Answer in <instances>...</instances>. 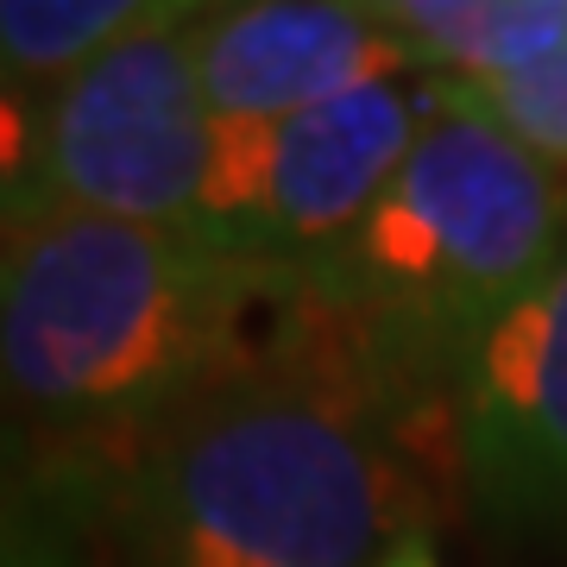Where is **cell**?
<instances>
[{
  "instance_id": "obj_1",
  "label": "cell",
  "mask_w": 567,
  "mask_h": 567,
  "mask_svg": "<svg viewBox=\"0 0 567 567\" xmlns=\"http://www.w3.org/2000/svg\"><path fill=\"white\" fill-rule=\"evenodd\" d=\"M435 442L461 461L454 404L398 385L297 284L259 360L140 442L114 536L126 567H379L429 524Z\"/></svg>"
},
{
  "instance_id": "obj_2",
  "label": "cell",
  "mask_w": 567,
  "mask_h": 567,
  "mask_svg": "<svg viewBox=\"0 0 567 567\" xmlns=\"http://www.w3.org/2000/svg\"><path fill=\"white\" fill-rule=\"evenodd\" d=\"M297 284L189 227L58 208L0 240V423L39 466L121 480L152 429L271 347Z\"/></svg>"
},
{
  "instance_id": "obj_3",
  "label": "cell",
  "mask_w": 567,
  "mask_h": 567,
  "mask_svg": "<svg viewBox=\"0 0 567 567\" xmlns=\"http://www.w3.org/2000/svg\"><path fill=\"white\" fill-rule=\"evenodd\" d=\"M561 234V171L435 76V114L404 171L334 252L303 265V284L398 385L454 404L461 365L555 271Z\"/></svg>"
},
{
  "instance_id": "obj_4",
  "label": "cell",
  "mask_w": 567,
  "mask_h": 567,
  "mask_svg": "<svg viewBox=\"0 0 567 567\" xmlns=\"http://www.w3.org/2000/svg\"><path fill=\"white\" fill-rule=\"evenodd\" d=\"M208 152L215 114L189 20L140 25L44 89V183L58 208L196 234Z\"/></svg>"
},
{
  "instance_id": "obj_5",
  "label": "cell",
  "mask_w": 567,
  "mask_h": 567,
  "mask_svg": "<svg viewBox=\"0 0 567 567\" xmlns=\"http://www.w3.org/2000/svg\"><path fill=\"white\" fill-rule=\"evenodd\" d=\"M454 447L492 529L543 536L567 524V252L461 365Z\"/></svg>"
},
{
  "instance_id": "obj_6",
  "label": "cell",
  "mask_w": 567,
  "mask_h": 567,
  "mask_svg": "<svg viewBox=\"0 0 567 567\" xmlns=\"http://www.w3.org/2000/svg\"><path fill=\"white\" fill-rule=\"evenodd\" d=\"M429 114H435V76L423 63H410L309 107L297 121H278L240 252L290 265V271L334 252L404 171Z\"/></svg>"
},
{
  "instance_id": "obj_7",
  "label": "cell",
  "mask_w": 567,
  "mask_h": 567,
  "mask_svg": "<svg viewBox=\"0 0 567 567\" xmlns=\"http://www.w3.org/2000/svg\"><path fill=\"white\" fill-rule=\"evenodd\" d=\"M189 25L215 121H297L360 82L416 63L347 0H227Z\"/></svg>"
},
{
  "instance_id": "obj_8",
  "label": "cell",
  "mask_w": 567,
  "mask_h": 567,
  "mask_svg": "<svg viewBox=\"0 0 567 567\" xmlns=\"http://www.w3.org/2000/svg\"><path fill=\"white\" fill-rule=\"evenodd\" d=\"M121 480L89 466H32L0 486V567H102Z\"/></svg>"
},
{
  "instance_id": "obj_9",
  "label": "cell",
  "mask_w": 567,
  "mask_h": 567,
  "mask_svg": "<svg viewBox=\"0 0 567 567\" xmlns=\"http://www.w3.org/2000/svg\"><path fill=\"white\" fill-rule=\"evenodd\" d=\"M164 20V0H0V63L32 89H58L107 44Z\"/></svg>"
},
{
  "instance_id": "obj_10",
  "label": "cell",
  "mask_w": 567,
  "mask_h": 567,
  "mask_svg": "<svg viewBox=\"0 0 567 567\" xmlns=\"http://www.w3.org/2000/svg\"><path fill=\"white\" fill-rule=\"evenodd\" d=\"M58 215L44 183V89L0 63V240Z\"/></svg>"
},
{
  "instance_id": "obj_11",
  "label": "cell",
  "mask_w": 567,
  "mask_h": 567,
  "mask_svg": "<svg viewBox=\"0 0 567 567\" xmlns=\"http://www.w3.org/2000/svg\"><path fill=\"white\" fill-rule=\"evenodd\" d=\"M347 7H360L372 25H385L423 70L447 76V70H461L466 44L498 0H347Z\"/></svg>"
},
{
  "instance_id": "obj_12",
  "label": "cell",
  "mask_w": 567,
  "mask_h": 567,
  "mask_svg": "<svg viewBox=\"0 0 567 567\" xmlns=\"http://www.w3.org/2000/svg\"><path fill=\"white\" fill-rule=\"evenodd\" d=\"M379 567H442V548H435V529L429 524H416V529H404L398 543L379 555Z\"/></svg>"
},
{
  "instance_id": "obj_13",
  "label": "cell",
  "mask_w": 567,
  "mask_h": 567,
  "mask_svg": "<svg viewBox=\"0 0 567 567\" xmlns=\"http://www.w3.org/2000/svg\"><path fill=\"white\" fill-rule=\"evenodd\" d=\"M32 466H39V461L25 454V442L0 423V486H7V480H20V473H32Z\"/></svg>"
},
{
  "instance_id": "obj_14",
  "label": "cell",
  "mask_w": 567,
  "mask_h": 567,
  "mask_svg": "<svg viewBox=\"0 0 567 567\" xmlns=\"http://www.w3.org/2000/svg\"><path fill=\"white\" fill-rule=\"evenodd\" d=\"M215 7H227V0H164V20H203Z\"/></svg>"
}]
</instances>
